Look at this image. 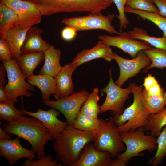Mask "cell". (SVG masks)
I'll return each instance as SVG.
<instances>
[{
	"label": "cell",
	"mask_w": 166,
	"mask_h": 166,
	"mask_svg": "<svg viewBox=\"0 0 166 166\" xmlns=\"http://www.w3.org/2000/svg\"><path fill=\"white\" fill-rule=\"evenodd\" d=\"M127 0H113L119 11V15L116 16L119 22V30L126 29L129 23L124 11L125 5Z\"/></svg>",
	"instance_id": "cell-36"
},
{
	"label": "cell",
	"mask_w": 166,
	"mask_h": 166,
	"mask_svg": "<svg viewBox=\"0 0 166 166\" xmlns=\"http://www.w3.org/2000/svg\"><path fill=\"white\" fill-rule=\"evenodd\" d=\"M110 79L108 84L100 90L106 93L105 99L100 106L99 114L108 111H112L114 115H119L124 111V103L128 99L132 90L129 85L126 88H122L117 85L112 78L111 69L109 71Z\"/></svg>",
	"instance_id": "cell-9"
},
{
	"label": "cell",
	"mask_w": 166,
	"mask_h": 166,
	"mask_svg": "<svg viewBox=\"0 0 166 166\" xmlns=\"http://www.w3.org/2000/svg\"><path fill=\"white\" fill-rule=\"evenodd\" d=\"M6 69L3 63L0 65V102L7 100V96L5 85L6 82Z\"/></svg>",
	"instance_id": "cell-38"
},
{
	"label": "cell",
	"mask_w": 166,
	"mask_h": 166,
	"mask_svg": "<svg viewBox=\"0 0 166 166\" xmlns=\"http://www.w3.org/2000/svg\"><path fill=\"white\" fill-rule=\"evenodd\" d=\"M163 97L164 101V102L166 105V92L164 93Z\"/></svg>",
	"instance_id": "cell-45"
},
{
	"label": "cell",
	"mask_w": 166,
	"mask_h": 166,
	"mask_svg": "<svg viewBox=\"0 0 166 166\" xmlns=\"http://www.w3.org/2000/svg\"><path fill=\"white\" fill-rule=\"evenodd\" d=\"M22 108L27 114L40 120L51 132L54 139L69 124L67 121H62L58 118L60 113L53 107H51L50 109L47 111L38 108V111L35 112L25 110L23 105Z\"/></svg>",
	"instance_id": "cell-16"
},
{
	"label": "cell",
	"mask_w": 166,
	"mask_h": 166,
	"mask_svg": "<svg viewBox=\"0 0 166 166\" xmlns=\"http://www.w3.org/2000/svg\"><path fill=\"white\" fill-rule=\"evenodd\" d=\"M44 53V64L39 74H46L54 77L62 67L60 63L61 50L51 45Z\"/></svg>",
	"instance_id": "cell-23"
},
{
	"label": "cell",
	"mask_w": 166,
	"mask_h": 166,
	"mask_svg": "<svg viewBox=\"0 0 166 166\" xmlns=\"http://www.w3.org/2000/svg\"><path fill=\"white\" fill-rule=\"evenodd\" d=\"M2 62L6 69L8 79L5 87L6 101L14 104L17 102L18 97L31 96L30 92L34 91L35 87L26 81V78L19 69L15 58Z\"/></svg>",
	"instance_id": "cell-7"
},
{
	"label": "cell",
	"mask_w": 166,
	"mask_h": 166,
	"mask_svg": "<svg viewBox=\"0 0 166 166\" xmlns=\"http://www.w3.org/2000/svg\"><path fill=\"white\" fill-rule=\"evenodd\" d=\"M117 35L115 36L106 34L100 35L98 38L103 41L109 47H117L132 58L135 57L140 51L151 48L147 42L132 38L127 32H120Z\"/></svg>",
	"instance_id": "cell-13"
},
{
	"label": "cell",
	"mask_w": 166,
	"mask_h": 166,
	"mask_svg": "<svg viewBox=\"0 0 166 166\" xmlns=\"http://www.w3.org/2000/svg\"><path fill=\"white\" fill-rule=\"evenodd\" d=\"M43 52L22 53L15 58L17 66L26 78L32 75L33 72L44 59Z\"/></svg>",
	"instance_id": "cell-21"
},
{
	"label": "cell",
	"mask_w": 166,
	"mask_h": 166,
	"mask_svg": "<svg viewBox=\"0 0 166 166\" xmlns=\"http://www.w3.org/2000/svg\"><path fill=\"white\" fill-rule=\"evenodd\" d=\"M6 132L28 141L37 155V160L45 156L44 146L54 138L49 130L38 119L21 116L17 120L3 125Z\"/></svg>",
	"instance_id": "cell-1"
},
{
	"label": "cell",
	"mask_w": 166,
	"mask_h": 166,
	"mask_svg": "<svg viewBox=\"0 0 166 166\" xmlns=\"http://www.w3.org/2000/svg\"><path fill=\"white\" fill-rule=\"evenodd\" d=\"M112 157L107 151H99L93 143L87 144L73 166H110Z\"/></svg>",
	"instance_id": "cell-15"
},
{
	"label": "cell",
	"mask_w": 166,
	"mask_h": 166,
	"mask_svg": "<svg viewBox=\"0 0 166 166\" xmlns=\"http://www.w3.org/2000/svg\"><path fill=\"white\" fill-rule=\"evenodd\" d=\"M35 5L42 16L62 12H101L112 4L113 0H25Z\"/></svg>",
	"instance_id": "cell-3"
},
{
	"label": "cell",
	"mask_w": 166,
	"mask_h": 166,
	"mask_svg": "<svg viewBox=\"0 0 166 166\" xmlns=\"http://www.w3.org/2000/svg\"><path fill=\"white\" fill-rule=\"evenodd\" d=\"M75 69L71 63H69L62 66L60 71L54 77L56 85L53 95L56 100L66 97L74 92L72 76Z\"/></svg>",
	"instance_id": "cell-18"
},
{
	"label": "cell",
	"mask_w": 166,
	"mask_h": 166,
	"mask_svg": "<svg viewBox=\"0 0 166 166\" xmlns=\"http://www.w3.org/2000/svg\"><path fill=\"white\" fill-rule=\"evenodd\" d=\"M125 13L136 14L142 19L149 20L156 25L163 32V37L166 38V18L159 14L136 10L127 6L124 7Z\"/></svg>",
	"instance_id": "cell-28"
},
{
	"label": "cell",
	"mask_w": 166,
	"mask_h": 166,
	"mask_svg": "<svg viewBox=\"0 0 166 166\" xmlns=\"http://www.w3.org/2000/svg\"><path fill=\"white\" fill-rule=\"evenodd\" d=\"M99 90L95 88L81 107L80 112L82 114L94 117L97 118L99 113L100 106L98 104L100 99L98 95Z\"/></svg>",
	"instance_id": "cell-30"
},
{
	"label": "cell",
	"mask_w": 166,
	"mask_h": 166,
	"mask_svg": "<svg viewBox=\"0 0 166 166\" xmlns=\"http://www.w3.org/2000/svg\"><path fill=\"white\" fill-rule=\"evenodd\" d=\"M113 58L117 62L120 69V74L115 84L121 87L129 78L133 77L143 68L148 66L151 61L144 52L140 51L136 56L132 59H127L113 53Z\"/></svg>",
	"instance_id": "cell-11"
},
{
	"label": "cell",
	"mask_w": 166,
	"mask_h": 166,
	"mask_svg": "<svg viewBox=\"0 0 166 166\" xmlns=\"http://www.w3.org/2000/svg\"><path fill=\"white\" fill-rule=\"evenodd\" d=\"M101 119L78 113L75 120L73 125L81 130L94 132L98 129Z\"/></svg>",
	"instance_id": "cell-29"
},
{
	"label": "cell",
	"mask_w": 166,
	"mask_h": 166,
	"mask_svg": "<svg viewBox=\"0 0 166 166\" xmlns=\"http://www.w3.org/2000/svg\"><path fill=\"white\" fill-rule=\"evenodd\" d=\"M132 38L144 41L155 48L166 50V38L156 37L149 35L143 28L137 26L132 30L127 32Z\"/></svg>",
	"instance_id": "cell-25"
},
{
	"label": "cell",
	"mask_w": 166,
	"mask_h": 166,
	"mask_svg": "<svg viewBox=\"0 0 166 166\" xmlns=\"http://www.w3.org/2000/svg\"><path fill=\"white\" fill-rule=\"evenodd\" d=\"M12 55L10 48L2 38L0 39V59L1 62L8 61L12 59Z\"/></svg>",
	"instance_id": "cell-37"
},
{
	"label": "cell",
	"mask_w": 166,
	"mask_h": 166,
	"mask_svg": "<svg viewBox=\"0 0 166 166\" xmlns=\"http://www.w3.org/2000/svg\"><path fill=\"white\" fill-rule=\"evenodd\" d=\"M126 164L124 160L117 158V159L112 160L110 166H126Z\"/></svg>",
	"instance_id": "cell-43"
},
{
	"label": "cell",
	"mask_w": 166,
	"mask_h": 166,
	"mask_svg": "<svg viewBox=\"0 0 166 166\" xmlns=\"http://www.w3.org/2000/svg\"><path fill=\"white\" fill-rule=\"evenodd\" d=\"M125 5L136 10L159 14L158 9L152 0H127Z\"/></svg>",
	"instance_id": "cell-34"
},
{
	"label": "cell",
	"mask_w": 166,
	"mask_h": 166,
	"mask_svg": "<svg viewBox=\"0 0 166 166\" xmlns=\"http://www.w3.org/2000/svg\"><path fill=\"white\" fill-rule=\"evenodd\" d=\"M17 14L18 25L26 29L39 23L42 16L38 8L31 2L25 0H1Z\"/></svg>",
	"instance_id": "cell-12"
},
{
	"label": "cell",
	"mask_w": 166,
	"mask_h": 166,
	"mask_svg": "<svg viewBox=\"0 0 166 166\" xmlns=\"http://www.w3.org/2000/svg\"><path fill=\"white\" fill-rule=\"evenodd\" d=\"M144 128L120 133L122 142L125 144V151L118 155L117 158L125 161L126 164L132 158L142 156V152L148 151L150 152L157 148V137L145 134Z\"/></svg>",
	"instance_id": "cell-6"
},
{
	"label": "cell",
	"mask_w": 166,
	"mask_h": 166,
	"mask_svg": "<svg viewBox=\"0 0 166 166\" xmlns=\"http://www.w3.org/2000/svg\"><path fill=\"white\" fill-rule=\"evenodd\" d=\"M0 127V140H11L12 136L11 135L8 134Z\"/></svg>",
	"instance_id": "cell-44"
},
{
	"label": "cell",
	"mask_w": 166,
	"mask_h": 166,
	"mask_svg": "<svg viewBox=\"0 0 166 166\" xmlns=\"http://www.w3.org/2000/svg\"><path fill=\"white\" fill-rule=\"evenodd\" d=\"M117 127L111 116L108 121L101 119L98 129L93 133L94 147L99 151L109 152L113 158L126 149Z\"/></svg>",
	"instance_id": "cell-5"
},
{
	"label": "cell",
	"mask_w": 166,
	"mask_h": 166,
	"mask_svg": "<svg viewBox=\"0 0 166 166\" xmlns=\"http://www.w3.org/2000/svg\"><path fill=\"white\" fill-rule=\"evenodd\" d=\"M157 137V148L153 157L147 162V164L156 166L160 164L166 156V125L164 126Z\"/></svg>",
	"instance_id": "cell-33"
},
{
	"label": "cell",
	"mask_w": 166,
	"mask_h": 166,
	"mask_svg": "<svg viewBox=\"0 0 166 166\" xmlns=\"http://www.w3.org/2000/svg\"><path fill=\"white\" fill-rule=\"evenodd\" d=\"M19 137L13 140H0V154L5 157L11 166L21 159L33 160L35 152L32 149H27L21 144Z\"/></svg>",
	"instance_id": "cell-14"
},
{
	"label": "cell",
	"mask_w": 166,
	"mask_h": 166,
	"mask_svg": "<svg viewBox=\"0 0 166 166\" xmlns=\"http://www.w3.org/2000/svg\"><path fill=\"white\" fill-rule=\"evenodd\" d=\"M134 95L132 104L122 114L114 115L113 120L120 133L134 131L140 128H145L147 125L149 113L144 108L142 100V85L134 83L130 84Z\"/></svg>",
	"instance_id": "cell-4"
},
{
	"label": "cell",
	"mask_w": 166,
	"mask_h": 166,
	"mask_svg": "<svg viewBox=\"0 0 166 166\" xmlns=\"http://www.w3.org/2000/svg\"><path fill=\"white\" fill-rule=\"evenodd\" d=\"M77 31L76 30L74 27L67 26L62 30L61 36L65 40L71 41L75 37Z\"/></svg>",
	"instance_id": "cell-39"
},
{
	"label": "cell",
	"mask_w": 166,
	"mask_h": 166,
	"mask_svg": "<svg viewBox=\"0 0 166 166\" xmlns=\"http://www.w3.org/2000/svg\"><path fill=\"white\" fill-rule=\"evenodd\" d=\"M147 91L151 95L163 96L164 93L163 89L160 87L159 83Z\"/></svg>",
	"instance_id": "cell-42"
},
{
	"label": "cell",
	"mask_w": 166,
	"mask_h": 166,
	"mask_svg": "<svg viewBox=\"0 0 166 166\" xmlns=\"http://www.w3.org/2000/svg\"><path fill=\"white\" fill-rule=\"evenodd\" d=\"M18 18L16 13L1 0L0 2V35L3 37L10 28L18 25Z\"/></svg>",
	"instance_id": "cell-24"
},
{
	"label": "cell",
	"mask_w": 166,
	"mask_h": 166,
	"mask_svg": "<svg viewBox=\"0 0 166 166\" xmlns=\"http://www.w3.org/2000/svg\"><path fill=\"white\" fill-rule=\"evenodd\" d=\"M113 53L110 47L100 40L93 48L84 49L78 53L71 63L76 69L81 64L96 59L102 58L110 62L113 60Z\"/></svg>",
	"instance_id": "cell-17"
},
{
	"label": "cell",
	"mask_w": 166,
	"mask_h": 166,
	"mask_svg": "<svg viewBox=\"0 0 166 166\" xmlns=\"http://www.w3.org/2000/svg\"><path fill=\"white\" fill-rule=\"evenodd\" d=\"M142 100L144 108L149 114L160 111L165 105L163 96L151 95L145 89L142 90Z\"/></svg>",
	"instance_id": "cell-27"
},
{
	"label": "cell",
	"mask_w": 166,
	"mask_h": 166,
	"mask_svg": "<svg viewBox=\"0 0 166 166\" xmlns=\"http://www.w3.org/2000/svg\"><path fill=\"white\" fill-rule=\"evenodd\" d=\"M160 111L148 116V123L144 131H150V135L157 137L163 127L166 125V105Z\"/></svg>",
	"instance_id": "cell-26"
},
{
	"label": "cell",
	"mask_w": 166,
	"mask_h": 166,
	"mask_svg": "<svg viewBox=\"0 0 166 166\" xmlns=\"http://www.w3.org/2000/svg\"><path fill=\"white\" fill-rule=\"evenodd\" d=\"M30 28L23 29L16 25L8 30L2 37L9 45L13 58H17L22 53L21 48Z\"/></svg>",
	"instance_id": "cell-20"
},
{
	"label": "cell",
	"mask_w": 166,
	"mask_h": 166,
	"mask_svg": "<svg viewBox=\"0 0 166 166\" xmlns=\"http://www.w3.org/2000/svg\"><path fill=\"white\" fill-rule=\"evenodd\" d=\"M93 138V132L69 124L55 139L53 149L63 165L73 166L83 148Z\"/></svg>",
	"instance_id": "cell-2"
},
{
	"label": "cell",
	"mask_w": 166,
	"mask_h": 166,
	"mask_svg": "<svg viewBox=\"0 0 166 166\" xmlns=\"http://www.w3.org/2000/svg\"><path fill=\"white\" fill-rule=\"evenodd\" d=\"M52 155L48 156H45L40 159L35 160L27 159L22 164V166H62L61 163L57 164V159L52 160Z\"/></svg>",
	"instance_id": "cell-35"
},
{
	"label": "cell",
	"mask_w": 166,
	"mask_h": 166,
	"mask_svg": "<svg viewBox=\"0 0 166 166\" xmlns=\"http://www.w3.org/2000/svg\"><path fill=\"white\" fill-rule=\"evenodd\" d=\"M151 59V62L143 71L146 72L151 68L155 67L163 69L166 67V50L156 48H151L143 50Z\"/></svg>",
	"instance_id": "cell-31"
},
{
	"label": "cell",
	"mask_w": 166,
	"mask_h": 166,
	"mask_svg": "<svg viewBox=\"0 0 166 166\" xmlns=\"http://www.w3.org/2000/svg\"><path fill=\"white\" fill-rule=\"evenodd\" d=\"M29 84L38 87L41 91L42 101H49L51 95L55 93L56 81L55 78L46 74H33L27 78Z\"/></svg>",
	"instance_id": "cell-22"
},
{
	"label": "cell",
	"mask_w": 166,
	"mask_h": 166,
	"mask_svg": "<svg viewBox=\"0 0 166 166\" xmlns=\"http://www.w3.org/2000/svg\"><path fill=\"white\" fill-rule=\"evenodd\" d=\"M159 11V14L166 18V0H152Z\"/></svg>",
	"instance_id": "cell-41"
},
{
	"label": "cell",
	"mask_w": 166,
	"mask_h": 166,
	"mask_svg": "<svg viewBox=\"0 0 166 166\" xmlns=\"http://www.w3.org/2000/svg\"><path fill=\"white\" fill-rule=\"evenodd\" d=\"M158 83V82L155 77L149 74L145 78L143 85L144 87V89L148 90L150 88Z\"/></svg>",
	"instance_id": "cell-40"
},
{
	"label": "cell",
	"mask_w": 166,
	"mask_h": 166,
	"mask_svg": "<svg viewBox=\"0 0 166 166\" xmlns=\"http://www.w3.org/2000/svg\"><path fill=\"white\" fill-rule=\"evenodd\" d=\"M89 95V93L84 89L79 92H73L62 99L42 101L46 105L59 110L64 115L69 124L73 125L81 106Z\"/></svg>",
	"instance_id": "cell-10"
},
{
	"label": "cell",
	"mask_w": 166,
	"mask_h": 166,
	"mask_svg": "<svg viewBox=\"0 0 166 166\" xmlns=\"http://www.w3.org/2000/svg\"><path fill=\"white\" fill-rule=\"evenodd\" d=\"M43 31L42 29L35 26L29 29L21 48L22 53L44 52L50 47L51 45L42 38Z\"/></svg>",
	"instance_id": "cell-19"
},
{
	"label": "cell",
	"mask_w": 166,
	"mask_h": 166,
	"mask_svg": "<svg viewBox=\"0 0 166 166\" xmlns=\"http://www.w3.org/2000/svg\"><path fill=\"white\" fill-rule=\"evenodd\" d=\"M115 16L114 14L105 15L101 12L90 13L86 16L63 18L61 22L67 26L74 27L77 31L101 29L110 34H118L120 32L111 23Z\"/></svg>",
	"instance_id": "cell-8"
},
{
	"label": "cell",
	"mask_w": 166,
	"mask_h": 166,
	"mask_svg": "<svg viewBox=\"0 0 166 166\" xmlns=\"http://www.w3.org/2000/svg\"><path fill=\"white\" fill-rule=\"evenodd\" d=\"M23 110L16 108L14 104L7 101L0 102V120L7 122L15 121L22 115H26Z\"/></svg>",
	"instance_id": "cell-32"
}]
</instances>
